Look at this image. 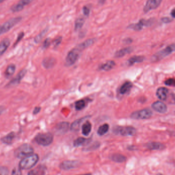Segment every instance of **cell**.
<instances>
[{"mask_svg":"<svg viewBox=\"0 0 175 175\" xmlns=\"http://www.w3.org/2000/svg\"><path fill=\"white\" fill-rule=\"evenodd\" d=\"M37 154H31L24 158L19 164V168L22 169H29L35 166L39 161Z\"/></svg>","mask_w":175,"mask_h":175,"instance_id":"1","label":"cell"},{"mask_svg":"<svg viewBox=\"0 0 175 175\" xmlns=\"http://www.w3.org/2000/svg\"><path fill=\"white\" fill-rule=\"evenodd\" d=\"M34 153V149L29 144H23L15 151V156L18 158H25Z\"/></svg>","mask_w":175,"mask_h":175,"instance_id":"2","label":"cell"},{"mask_svg":"<svg viewBox=\"0 0 175 175\" xmlns=\"http://www.w3.org/2000/svg\"><path fill=\"white\" fill-rule=\"evenodd\" d=\"M22 19L21 16L13 17L0 25V35L5 34L11 30L12 28L17 25L19 22H21Z\"/></svg>","mask_w":175,"mask_h":175,"instance_id":"3","label":"cell"},{"mask_svg":"<svg viewBox=\"0 0 175 175\" xmlns=\"http://www.w3.org/2000/svg\"><path fill=\"white\" fill-rule=\"evenodd\" d=\"M175 51V43L169 45L164 49L157 52L152 57V62H156L158 61H160L161 59H163Z\"/></svg>","mask_w":175,"mask_h":175,"instance_id":"4","label":"cell"},{"mask_svg":"<svg viewBox=\"0 0 175 175\" xmlns=\"http://www.w3.org/2000/svg\"><path fill=\"white\" fill-rule=\"evenodd\" d=\"M81 51L82 50L80 49L77 46H76V47L71 50L68 53V55L66 58V65L69 67L75 64V62L79 58L80 54Z\"/></svg>","mask_w":175,"mask_h":175,"instance_id":"5","label":"cell"},{"mask_svg":"<svg viewBox=\"0 0 175 175\" xmlns=\"http://www.w3.org/2000/svg\"><path fill=\"white\" fill-rule=\"evenodd\" d=\"M35 140L42 146H48L53 140V136L50 133L39 134L35 136Z\"/></svg>","mask_w":175,"mask_h":175,"instance_id":"6","label":"cell"},{"mask_svg":"<svg viewBox=\"0 0 175 175\" xmlns=\"http://www.w3.org/2000/svg\"><path fill=\"white\" fill-rule=\"evenodd\" d=\"M153 112L150 109L145 108L134 112L131 115V117L134 119H147L152 117Z\"/></svg>","mask_w":175,"mask_h":175,"instance_id":"7","label":"cell"},{"mask_svg":"<svg viewBox=\"0 0 175 175\" xmlns=\"http://www.w3.org/2000/svg\"><path fill=\"white\" fill-rule=\"evenodd\" d=\"M115 132L116 133H119L123 136H133L136 134V130L132 127H117Z\"/></svg>","mask_w":175,"mask_h":175,"instance_id":"8","label":"cell"},{"mask_svg":"<svg viewBox=\"0 0 175 175\" xmlns=\"http://www.w3.org/2000/svg\"><path fill=\"white\" fill-rule=\"evenodd\" d=\"M27 70L23 69L18 74L16 75V76L15 78H13L12 81H10L9 82L8 84L7 85L6 87L8 88H11V87H15L16 85H18L19 84H20L21 81H22V79L25 76L26 73H27Z\"/></svg>","mask_w":175,"mask_h":175,"instance_id":"9","label":"cell"},{"mask_svg":"<svg viewBox=\"0 0 175 175\" xmlns=\"http://www.w3.org/2000/svg\"><path fill=\"white\" fill-rule=\"evenodd\" d=\"M32 0H20L17 3L13 5L10 8L12 12H18L23 10L24 8L31 2Z\"/></svg>","mask_w":175,"mask_h":175,"instance_id":"10","label":"cell"},{"mask_svg":"<svg viewBox=\"0 0 175 175\" xmlns=\"http://www.w3.org/2000/svg\"><path fill=\"white\" fill-rule=\"evenodd\" d=\"M80 164V162L78 161H64L61 164L60 168L64 170H69L79 167Z\"/></svg>","mask_w":175,"mask_h":175,"instance_id":"11","label":"cell"},{"mask_svg":"<svg viewBox=\"0 0 175 175\" xmlns=\"http://www.w3.org/2000/svg\"><path fill=\"white\" fill-rule=\"evenodd\" d=\"M162 0H148L143 8V11L146 13L152 9L157 8L160 4Z\"/></svg>","mask_w":175,"mask_h":175,"instance_id":"12","label":"cell"},{"mask_svg":"<svg viewBox=\"0 0 175 175\" xmlns=\"http://www.w3.org/2000/svg\"><path fill=\"white\" fill-rule=\"evenodd\" d=\"M152 107L154 110L160 113H165L168 110L167 106L160 101H157L154 103Z\"/></svg>","mask_w":175,"mask_h":175,"instance_id":"13","label":"cell"},{"mask_svg":"<svg viewBox=\"0 0 175 175\" xmlns=\"http://www.w3.org/2000/svg\"><path fill=\"white\" fill-rule=\"evenodd\" d=\"M69 127V124L66 122H63L58 123L55 127L56 133L58 134L65 133L68 131Z\"/></svg>","mask_w":175,"mask_h":175,"instance_id":"14","label":"cell"},{"mask_svg":"<svg viewBox=\"0 0 175 175\" xmlns=\"http://www.w3.org/2000/svg\"><path fill=\"white\" fill-rule=\"evenodd\" d=\"M146 147L150 150H162L165 148V145L159 142H150L146 145Z\"/></svg>","mask_w":175,"mask_h":175,"instance_id":"15","label":"cell"},{"mask_svg":"<svg viewBox=\"0 0 175 175\" xmlns=\"http://www.w3.org/2000/svg\"><path fill=\"white\" fill-rule=\"evenodd\" d=\"M168 93V89L164 87H160L157 90L156 95L159 99L161 100H165L167 99Z\"/></svg>","mask_w":175,"mask_h":175,"instance_id":"16","label":"cell"},{"mask_svg":"<svg viewBox=\"0 0 175 175\" xmlns=\"http://www.w3.org/2000/svg\"><path fill=\"white\" fill-rule=\"evenodd\" d=\"M55 63H56V60L55 58L51 57H48L45 58L42 62L43 66L46 69H50L52 68L55 65Z\"/></svg>","mask_w":175,"mask_h":175,"instance_id":"17","label":"cell"},{"mask_svg":"<svg viewBox=\"0 0 175 175\" xmlns=\"http://www.w3.org/2000/svg\"><path fill=\"white\" fill-rule=\"evenodd\" d=\"M10 41L8 38L3 39L0 43V57H1L6 52L10 46Z\"/></svg>","mask_w":175,"mask_h":175,"instance_id":"18","label":"cell"},{"mask_svg":"<svg viewBox=\"0 0 175 175\" xmlns=\"http://www.w3.org/2000/svg\"><path fill=\"white\" fill-rule=\"evenodd\" d=\"M46 168L43 165H39L29 172L28 175H44Z\"/></svg>","mask_w":175,"mask_h":175,"instance_id":"19","label":"cell"},{"mask_svg":"<svg viewBox=\"0 0 175 175\" xmlns=\"http://www.w3.org/2000/svg\"><path fill=\"white\" fill-rule=\"evenodd\" d=\"M133 49L131 47L123 48V49L117 51V52H115V57L117 58H122V57H123V56H125L127 54L130 53L133 51Z\"/></svg>","mask_w":175,"mask_h":175,"instance_id":"20","label":"cell"},{"mask_svg":"<svg viewBox=\"0 0 175 175\" xmlns=\"http://www.w3.org/2000/svg\"><path fill=\"white\" fill-rule=\"evenodd\" d=\"M16 135L14 132H10L2 138V141L6 145H11L15 139Z\"/></svg>","mask_w":175,"mask_h":175,"instance_id":"21","label":"cell"},{"mask_svg":"<svg viewBox=\"0 0 175 175\" xmlns=\"http://www.w3.org/2000/svg\"><path fill=\"white\" fill-rule=\"evenodd\" d=\"M132 87H133V84L131 82L127 81L120 87V90H119L120 94H127L130 91Z\"/></svg>","mask_w":175,"mask_h":175,"instance_id":"22","label":"cell"},{"mask_svg":"<svg viewBox=\"0 0 175 175\" xmlns=\"http://www.w3.org/2000/svg\"><path fill=\"white\" fill-rule=\"evenodd\" d=\"M16 69V67L15 64H11L9 65L5 72V76L7 78L11 77L15 73Z\"/></svg>","mask_w":175,"mask_h":175,"instance_id":"23","label":"cell"},{"mask_svg":"<svg viewBox=\"0 0 175 175\" xmlns=\"http://www.w3.org/2000/svg\"><path fill=\"white\" fill-rule=\"evenodd\" d=\"M115 65H116L115 62L114 61H107L106 63H104V64H103L102 65L100 66V69L102 70H104V71H110L114 67Z\"/></svg>","mask_w":175,"mask_h":175,"instance_id":"24","label":"cell"},{"mask_svg":"<svg viewBox=\"0 0 175 175\" xmlns=\"http://www.w3.org/2000/svg\"><path fill=\"white\" fill-rule=\"evenodd\" d=\"M95 39H87L85 42H83L82 43L77 45V46L81 50H83L85 48L93 44L94 42H95Z\"/></svg>","mask_w":175,"mask_h":175,"instance_id":"25","label":"cell"},{"mask_svg":"<svg viewBox=\"0 0 175 175\" xmlns=\"http://www.w3.org/2000/svg\"><path fill=\"white\" fill-rule=\"evenodd\" d=\"M91 123L89 122H86L82 126V133L85 136H88L91 131Z\"/></svg>","mask_w":175,"mask_h":175,"instance_id":"26","label":"cell"},{"mask_svg":"<svg viewBox=\"0 0 175 175\" xmlns=\"http://www.w3.org/2000/svg\"><path fill=\"white\" fill-rule=\"evenodd\" d=\"M110 158L113 161L118 162V163L125 162V161L126 160V159H127L125 156L119 154H113V155H111Z\"/></svg>","mask_w":175,"mask_h":175,"instance_id":"27","label":"cell"},{"mask_svg":"<svg viewBox=\"0 0 175 175\" xmlns=\"http://www.w3.org/2000/svg\"><path fill=\"white\" fill-rule=\"evenodd\" d=\"M145 60V57L143 56H134L131 58L128 61L129 65H133L135 63L141 62Z\"/></svg>","mask_w":175,"mask_h":175,"instance_id":"28","label":"cell"},{"mask_svg":"<svg viewBox=\"0 0 175 175\" xmlns=\"http://www.w3.org/2000/svg\"><path fill=\"white\" fill-rule=\"evenodd\" d=\"M85 19L82 17H78V19H77L75 22V30L78 31L81 29L85 23Z\"/></svg>","mask_w":175,"mask_h":175,"instance_id":"29","label":"cell"},{"mask_svg":"<svg viewBox=\"0 0 175 175\" xmlns=\"http://www.w3.org/2000/svg\"><path fill=\"white\" fill-rule=\"evenodd\" d=\"M143 27V24H142V22L140 20V21L137 23L131 24L130 25H129L127 26V28L133 29L134 30L139 31L141 30L142 29Z\"/></svg>","mask_w":175,"mask_h":175,"instance_id":"30","label":"cell"},{"mask_svg":"<svg viewBox=\"0 0 175 175\" xmlns=\"http://www.w3.org/2000/svg\"><path fill=\"white\" fill-rule=\"evenodd\" d=\"M108 129H109V126L107 123H105L99 127L97 131V133L100 136H103L107 133Z\"/></svg>","mask_w":175,"mask_h":175,"instance_id":"31","label":"cell"},{"mask_svg":"<svg viewBox=\"0 0 175 175\" xmlns=\"http://www.w3.org/2000/svg\"><path fill=\"white\" fill-rule=\"evenodd\" d=\"M85 118V117L79 119L78 120H75L74 122H73L71 126V130L73 131H76L78 130L80 128V125Z\"/></svg>","mask_w":175,"mask_h":175,"instance_id":"32","label":"cell"},{"mask_svg":"<svg viewBox=\"0 0 175 175\" xmlns=\"http://www.w3.org/2000/svg\"><path fill=\"white\" fill-rule=\"evenodd\" d=\"M88 139H85V138L79 137L74 140L73 145L75 147H78L85 144L88 141Z\"/></svg>","mask_w":175,"mask_h":175,"instance_id":"33","label":"cell"},{"mask_svg":"<svg viewBox=\"0 0 175 175\" xmlns=\"http://www.w3.org/2000/svg\"><path fill=\"white\" fill-rule=\"evenodd\" d=\"M48 30V28H46V29L42 31L40 34H39L37 36H35V42L36 43H39L42 40V39L44 38V36H45Z\"/></svg>","mask_w":175,"mask_h":175,"instance_id":"34","label":"cell"},{"mask_svg":"<svg viewBox=\"0 0 175 175\" xmlns=\"http://www.w3.org/2000/svg\"><path fill=\"white\" fill-rule=\"evenodd\" d=\"M85 104H86V103H85V100H83V99L78 100L75 103V108L77 110H82L85 107Z\"/></svg>","mask_w":175,"mask_h":175,"instance_id":"35","label":"cell"},{"mask_svg":"<svg viewBox=\"0 0 175 175\" xmlns=\"http://www.w3.org/2000/svg\"><path fill=\"white\" fill-rule=\"evenodd\" d=\"M165 85L168 86H172V87H175V80L174 78H169L168 79L167 81H165Z\"/></svg>","mask_w":175,"mask_h":175,"instance_id":"36","label":"cell"},{"mask_svg":"<svg viewBox=\"0 0 175 175\" xmlns=\"http://www.w3.org/2000/svg\"><path fill=\"white\" fill-rule=\"evenodd\" d=\"M9 170L7 168L5 167H0V175H8Z\"/></svg>","mask_w":175,"mask_h":175,"instance_id":"37","label":"cell"},{"mask_svg":"<svg viewBox=\"0 0 175 175\" xmlns=\"http://www.w3.org/2000/svg\"><path fill=\"white\" fill-rule=\"evenodd\" d=\"M24 36V33L23 32H21L20 34H19V35L17 36V39H16V41L15 42L14 46L17 45V44L19 43V42L21 41V39H23Z\"/></svg>","mask_w":175,"mask_h":175,"instance_id":"38","label":"cell"},{"mask_svg":"<svg viewBox=\"0 0 175 175\" xmlns=\"http://www.w3.org/2000/svg\"><path fill=\"white\" fill-rule=\"evenodd\" d=\"M62 41V37H58L57 38V39H55L53 42V44L54 46L56 47L58 46V45L61 44V42Z\"/></svg>","mask_w":175,"mask_h":175,"instance_id":"39","label":"cell"},{"mask_svg":"<svg viewBox=\"0 0 175 175\" xmlns=\"http://www.w3.org/2000/svg\"><path fill=\"white\" fill-rule=\"evenodd\" d=\"M83 13L85 16H88L90 14V8L88 6H85L83 8Z\"/></svg>","mask_w":175,"mask_h":175,"instance_id":"40","label":"cell"},{"mask_svg":"<svg viewBox=\"0 0 175 175\" xmlns=\"http://www.w3.org/2000/svg\"><path fill=\"white\" fill-rule=\"evenodd\" d=\"M12 175H22L20 168H14L12 171Z\"/></svg>","mask_w":175,"mask_h":175,"instance_id":"41","label":"cell"},{"mask_svg":"<svg viewBox=\"0 0 175 175\" xmlns=\"http://www.w3.org/2000/svg\"><path fill=\"white\" fill-rule=\"evenodd\" d=\"M51 44V40L49 38H48L47 39H45L43 43V48H48V47Z\"/></svg>","mask_w":175,"mask_h":175,"instance_id":"42","label":"cell"},{"mask_svg":"<svg viewBox=\"0 0 175 175\" xmlns=\"http://www.w3.org/2000/svg\"><path fill=\"white\" fill-rule=\"evenodd\" d=\"M161 20L164 23H170L172 21V20L169 18V17H164L163 18H162Z\"/></svg>","mask_w":175,"mask_h":175,"instance_id":"43","label":"cell"},{"mask_svg":"<svg viewBox=\"0 0 175 175\" xmlns=\"http://www.w3.org/2000/svg\"><path fill=\"white\" fill-rule=\"evenodd\" d=\"M41 108L40 107H35L34 109V112H33V114L34 115H36L38 113H39V111H41Z\"/></svg>","mask_w":175,"mask_h":175,"instance_id":"44","label":"cell"},{"mask_svg":"<svg viewBox=\"0 0 175 175\" xmlns=\"http://www.w3.org/2000/svg\"><path fill=\"white\" fill-rule=\"evenodd\" d=\"M4 110V107H3V106H0V115L2 114Z\"/></svg>","mask_w":175,"mask_h":175,"instance_id":"45","label":"cell"},{"mask_svg":"<svg viewBox=\"0 0 175 175\" xmlns=\"http://www.w3.org/2000/svg\"><path fill=\"white\" fill-rule=\"evenodd\" d=\"M132 39H130V38H127V39H125L124 40V42L126 43H130L131 42H132Z\"/></svg>","mask_w":175,"mask_h":175,"instance_id":"46","label":"cell"},{"mask_svg":"<svg viewBox=\"0 0 175 175\" xmlns=\"http://www.w3.org/2000/svg\"><path fill=\"white\" fill-rule=\"evenodd\" d=\"M171 15H172V17L175 18V8L173 9L172 10V12H171Z\"/></svg>","mask_w":175,"mask_h":175,"instance_id":"47","label":"cell"},{"mask_svg":"<svg viewBox=\"0 0 175 175\" xmlns=\"http://www.w3.org/2000/svg\"><path fill=\"white\" fill-rule=\"evenodd\" d=\"M106 0H99V4L100 5L104 4L105 2H106Z\"/></svg>","mask_w":175,"mask_h":175,"instance_id":"48","label":"cell"},{"mask_svg":"<svg viewBox=\"0 0 175 175\" xmlns=\"http://www.w3.org/2000/svg\"><path fill=\"white\" fill-rule=\"evenodd\" d=\"M5 1H6V0H0V4L3 3V2H4Z\"/></svg>","mask_w":175,"mask_h":175,"instance_id":"49","label":"cell"},{"mask_svg":"<svg viewBox=\"0 0 175 175\" xmlns=\"http://www.w3.org/2000/svg\"><path fill=\"white\" fill-rule=\"evenodd\" d=\"M157 175H162V174H157Z\"/></svg>","mask_w":175,"mask_h":175,"instance_id":"50","label":"cell"},{"mask_svg":"<svg viewBox=\"0 0 175 175\" xmlns=\"http://www.w3.org/2000/svg\"></svg>","mask_w":175,"mask_h":175,"instance_id":"51","label":"cell"}]
</instances>
